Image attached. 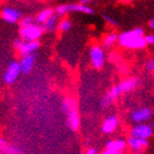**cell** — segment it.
<instances>
[{
    "instance_id": "ffe728a7",
    "label": "cell",
    "mask_w": 154,
    "mask_h": 154,
    "mask_svg": "<svg viewBox=\"0 0 154 154\" xmlns=\"http://www.w3.org/2000/svg\"><path fill=\"white\" fill-rule=\"evenodd\" d=\"M71 28H72V23L68 19H63L62 21L58 22L57 29L60 30L61 32H67V31L71 30Z\"/></svg>"
},
{
    "instance_id": "4dcf8cb0",
    "label": "cell",
    "mask_w": 154,
    "mask_h": 154,
    "mask_svg": "<svg viewBox=\"0 0 154 154\" xmlns=\"http://www.w3.org/2000/svg\"><path fill=\"white\" fill-rule=\"evenodd\" d=\"M151 125L152 128H154V120H153V122H152V123H151V125Z\"/></svg>"
},
{
    "instance_id": "44dd1931",
    "label": "cell",
    "mask_w": 154,
    "mask_h": 154,
    "mask_svg": "<svg viewBox=\"0 0 154 154\" xmlns=\"http://www.w3.org/2000/svg\"><path fill=\"white\" fill-rule=\"evenodd\" d=\"M35 23V20L33 17H22L19 21V26L20 28H26V26H33Z\"/></svg>"
},
{
    "instance_id": "836d02e7",
    "label": "cell",
    "mask_w": 154,
    "mask_h": 154,
    "mask_svg": "<svg viewBox=\"0 0 154 154\" xmlns=\"http://www.w3.org/2000/svg\"><path fill=\"white\" fill-rule=\"evenodd\" d=\"M0 1H2V0H0Z\"/></svg>"
},
{
    "instance_id": "1f68e13d",
    "label": "cell",
    "mask_w": 154,
    "mask_h": 154,
    "mask_svg": "<svg viewBox=\"0 0 154 154\" xmlns=\"http://www.w3.org/2000/svg\"><path fill=\"white\" fill-rule=\"evenodd\" d=\"M120 1H125V2H128V1H130V0H120Z\"/></svg>"
},
{
    "instance_id": "9a60e30c",
    "label": "cell",
    "mask_w": 154,
    "mask_h": 154,
    "mask_svg": "<svg viewBox=\"0 0 154 154\" xmlns=\"http://www.w3.org/2000/svg\"><path fill=\"white\" fill-rule=\"evenodd\" d=\"M127 146V141L123 139H116V140H110L107 142L106 144V150L113 152H118L120 153L121 151H123Z\"/></svg>"
},
{
    "instance_id": "d6986e66",
    "label": "cell",
    "mask_w": 154,
    "mask_h": 154,
    "mask_svg": "<svg viewBox=\"0 0 154 154\" xmlns=\"http://www.w3.org/2000/svg\"><path fill=\"white\" fill-rule=\"evenodd\" d=\"M117 42H118V34H116V33H109V34H107L103 38V48H107L113 46Z\"/></svg>"
},
{
    "instance_id": "f1b7e54d",
    "label": "cell",
    "mask_w": 154,
    "mask_h": 154,
    "mask_svg": "<svg viewBox=\"0 0 154 154\" xmlns=\"http://www.w3.org/2000/svg\"><path fill=\"white\" fill-rule=\"evenodd\" d=\"M6 143H7L6 140H5V139H3V138H1V137H0V149L2 148L3 145L6 144Z\"/></svg>"
},
{
    "instance_id": "83f0119b",
    "label": "cell",
    "mask_w": 154,
    "mask_h": 154,
    "mask_svg": "<svg viewBox=\"0 0 154 154\" xmlns=\"http://www.w3.org/2000/svg\"><path fill=\"white\" fill-rule=\"evenodd\" d=\"M101 154H120L118 152H113V151H109V150H105Z\"/></svg>"
},
{
    "instance_id": "f546056e",
    "label": "cell",
    "mask_w": 154,
    "mask_h": 154,
    "mask_svg": "<svg viewBox=\"0 0 154 154\" xmlns=\"http://www.w3.org/2000/svg\"><path fill=\"white\" fill-rule=\"evenodd\" d=\"M150 26L154 30V19H152L151 21H150Z\"/></svg>"
},
{
    "instance_id": "8fae6325",
    "label": "cell",
    "mask_w": 154,
    "mask_h": 154,
    "mask_svg": "<svg viewBox=\"0 0 154 154\" xmlns=\"http://www.w3.org/2000/svg\"><path fill=\"white\" fill-rule=\"evenodd\" d=\"M152 117V110L150 108H140V109L134 110L131 113L132 121L135 122L137 125L139 123H144L149 121Z\"/></svg>"
},
{
    "instance_id": "ac0fdd59",
    "label": "cell",
    "mask_w": 154,
    "mask_h": 154,
    "mask_svg": "<svg viewBox=\"0 0 154 154\" xmlns=\"http://www.w3.org/2000/svg\"><path fill=\"white\" fill-rule=\"evenodd\" d=\"M0 154H22V150L19 146L10 144L7 142L6 144L0 149Z\"/></svg>"
},
{
    "instance_id": "603a6c76",
    "label": "cell",
    "mask_w": 154,
    "mask_h": 154,
    "mask_svg": "<svg viewBox=\"0 0 154 154\" xmlns=\"http://www.w3.org/2000/svg\"><path fill=\"white\" fill-rule=\"evenodd\" d=\"M144 40H145V43L149 45H153L154 46V35L153 34H149V35H145L144 36Z\"/></svg>"
},
{
    "instance_id": "d6a6232c",
    "label": "cell",
    "mask_w": 154,
    "mask_h": 154,
    "mask_svg": "<svg viewBox=\"0 0 154 154\" xmlns=\"http://www.w3.org/2000/svg\"><path fill=\"white\" fill-rule=\"evenodd\" d=\"M153 76H154V72H153Z\"/></svg>"
},
{
    "instance_id": "6da1fadb",
    "label": "cell",
    "mask_w": 154,
    "mask_h": 154,
    "mask_svg": "<svg viewBox=\"0 0 154 154\" xmlns=\"http://www.w3.org/2000/svg\"><path fill=\"white\" fill-rule=\"evenodd\" d=\"M118 42L121 46L133 50L143 48L146 45L144 40V32L141 28H137L121 33L120 35H118Z\"/></svg>"
},
{
    "instance_id": "3957f363",
    "label": "cell",
    "mask_w": 154,
    "mask_h": 154,
    "mask_svg": "<svg viewBox=\"0 0 154 154\" xmlns=\"http://www.w3.org/2000/svg\"><path fill=\"white\" fill-rule=\"evenodd\" d=\"M55 14L57 17L64 16L68 12H82L86 14H93L94 10L87 5H82V3H66V5H60L55 8Z\"/></svg>"
},
{
    "instance_id": "7a4b0ae2",
    "label": "cell",
    "mask_w": 154,
    "mask_h": 154,
    "mask_svg": "<svg viewBox=\"0 0 154 154\" xmlns=\"http://www.w3.org/2000/svg\"><path fill=\"white\" fill-rule=\"evenodd\" d=\"M62 110L66 116V125L72 131H77L80 125L79 113L76 100L73 97H66L62 103Z\"/></svg>"
},
{
    "instance_id": "ba28073f",
    "label": "cell",
    "mask_w": 154,
    "mask_h": 154,
    "mask_svg": "<svg viewBox=\"0 0 154 154\" xmlns=\"http://www.w3.org/2000/svg\"><path fill=\"white\" fill-rule=\"evenodd\" d=\"M153 135V128L146 123H139L131 129V137L148 140Z\"/></svg>"
},
{
    "instance_id": "30bf717a",
    "label": "cell",
    "mask_w": 154,
    "mask_h": 154,
    "mask_svg": "<svg viewBox=\"0 0 154 154\" xmlns=\"http://www.w3.org/2000/svg\"><path fill=\"white\" fill-rule=\"evenodd\" d=\"M127 145L130 146L135 154H143L144 150L149 146V141L145 139H139L135 137H130L127 140Z\"/></svg>"
},
{
    "instance_id": "8992f818",
    "label": "cell",
    "mask_w": 154,
    "mask_h": 154,
    "mask_svg": "<svg viewBox=\"0 0 154 154\" xmlns=\"http://www.w3.org/2000/svg\"><path fill=\"white\" fill-rule=\"evenodd\" d=\"M1 19L7 23H10V24H14V23L19 22L20 19L22 18V13L20 10H18L14 7H10L6 6L1 9Z\"/></svg>"
},
{
    "instance_id": "cb8c5ba5",
    "label": "cell",
    "mask_w": 154,
    "mask_h": 154,
    "mask_svg": "<svg viewBox=\"0 0 154 154\" xmlns=\"http://www.w3.org/2000/svg\"><path fill=\"white\" fill-rule=\"evenodd\" d=\"M145 67H146V69H148V71L154 72V58H151V60H149V61L146 62Z\"/></svg>"
},
{
    "instance_id": "7402d4cb",
    "label": "cell",
    "mask_w": 154,
    "mask_h": 154,
    "mask_svg": "<svg viewBox=\"0 0 154 154\" xmlns=\"http://www.w3.org/2000/svg\"><path fill=\"white\" fill-rule=\"evenodd\" d=\"M103 20H105V21H106L107 23H109V24H111V26H118L117 21H116L115 19H112L111 17L107 16V14H103Z\"/></svg>"
},
{
    "instance_id": "2e32d148",
    "label": "cell",
    "mask_w": 154,
    "mask_h": 154,
    "mask_svg": "<svg viewBox=\"0 0 154 154\" xmlns=\"http://www.w3.org/2000/svg\"><path fill=\"white\" fill-rule=\"evenodd\" d=\"M57 26H58V17L54 13L41 26L44 32H53V31H55V30L57 29Z\"/></svg>"
},
{
    "instance_id": "4316f807",
    "label": "cell",
    "mask_w": 154,
    "mask_h": 154,
    "mask_svg": "<svg viewBox=\"0 0 154 154\" xmlns=\"http://www.w3.org/2000/svg\"><path fill=\"white\" fill-rule=\"evenodd\" d=\"M94 0H80L79 3H82V5H87L88 6V3L89 2H93Z\"/></svg>"
},
{
    "instance_id": "4fadbf2b",
    "label": "cell",
    "mask_w": 154,
    "mask_h": 154,
    "mask_svg": "<svg viewBox=\"0 0 154 154\" xmlns=\"http://www.w3.org/2000/svg\"><path fill=\"white\" fill-rule=\"evenodd\" d=\"M40 48V42L38 41H30L26 42L23 41L22 44L20 45V48L17 50L19 52L20 55H28V54H32V53H35L36 51Z\"/></svg>"
},
{
    "instance_id": "9c48e42d",
    "label": "cell",
    "mask_w": 154,
    "mask_h": 154,
    "mask_svg": "<svg viewBox=\"0 0 154 154\" xmlns=\"http://www.w3.org/2000/svg\"><path fill=\"white\" fill-rule=\"evenodd\" d=\"M35 61H36L35 53L28 54V55H22L21 58H20V61L18 62L21 73H22V74H29V73H31L33 66L35 64Z\"/></svg>"
},
{
    "instance_id": "52a82bcc",
    "label": "cell",
    "mask_w": 154,
    "mask_h": 154,
    "mask_svg": "<svg viewBox=\"0 0 154 154\" xmlns=\"http://www.w3.org/2000/svg\"><path fill=\"white\" fill-rule=\"evenodd\" d=\"M21 74V71H20V66L19 63L17 61L11 62L8 67H7L5 74H3V82L7 84V85H12L17 79L18 77Z\"/></svg>"
},
{
    "instance_id": "7c38bea8",
    "label": "cell",
    "mask_w": 154,
    "mask_h": 154,
    "mask_svg": "<svg viewBox=\"0 0 154 154\" xmlns=\"http://www.w3.org/2000/svg\"><path fill=\"white\" fill-rule=\"evenodd\" d=\"M119 125V119L117 116L112 115L107 117L103 122V125H101V131L106 134H109V133H112L115 131L117 127Z\"/></svg>"
},
{
    "instance_id": "5bb4252c",
    "label": "cell",
    "mask_w": 154,
    "mask_h": 154,
    "mask_svg": "<svg viewBox=\"0 0 154 154\" xmlns=\"http://www.w3.org/2000/svg\"><path fill=\"white\" fill-rule=\"evenodd\" d=\"M139 83H140V80H139L137 77H131V78L122 80L121 83L118 84L117 86H118L120 93L123 94V93H128V91L133 90L135 87L139 85Z\"/></svg>"
},
{
    "instance_id": "5b68a950",
    "label": "cell",
    "mask_w": 154,
    "mask_h": 154,
    "mask_svg": "<svg viewBox=\"0 0 154 154\" xmlns=\"http://www.w3.org/2000/svg\"><path fill=\"white\" fill-rule=\"evenodd\" d=\"M89 56L91 65L96 69H100L105 64V52L100 45H93L89 50Z\"/></svg>"
},
{
    "instance_id": "e0dca14e",
    "label": "cell",
    "mask_w": 154,
    "mask_h": 154,
    "mask_svg": "<svg viewBox=\"0 0 154 154\" xmlns=\"http://www.w3.org/2000/svg\"><path fill=\"white\" fill-rule=\"evenodd\" d=\"M54 13H55L54 9H52V8H46V9L41 10V11L36 14L35 18H34V20H35V23H36V24H40V26H42V24H43V23H44L48 19H50V18H51Z\"/></svg>"
},
{
    "instance_id": "277c9868",
    "label": "cell",
    "mask_w": 154,
    "mask_h": 154,
    "mask_svg": "<svg viewBox=\"0 0 154 154\" xmlns=\"http://www.w3.org/2000/svg\"><path fill=\"white\" fill-rule=\"evenodd\" d=\"M43 29L40 24L34 23L33 26H26V28H20L19 34L20 38L26 42L30 41H38V38H41L43 34Z\"/></svg>"
},
{
    "instance_id": "484cf974",
    "label": "cell",
    "mask_w": 154,
    "mask_h": 154,
    "mask_svg": "<svg viewBox=\"0 0 154 154\" xmlns=\"http://www.w3.org/2000/svg\"><path fill=\"white\" fill-rule=\"evenodd\" d=\"M97 153H98V151H97L96 148H89L85 153H83V154H97Z\"/></svg>"
},
{
    "instance_id": "d4e9b609",
    "label": "cell",
    "mask_w": 154,
    "mask_h": 154,
    "mask_svg": "<svg viewBox=\"0 0 154 154\" xmlns=\"http://www.w3.org/2000/svg\"><path fill=\"white\" fill-rule=\"evenodd\" d=\"M23 40H21V38H17V40H14V42H13V48H16V50H18V48H20V45L22 44Z\"/></svg>"
}]
</instances>
